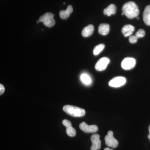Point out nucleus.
I'll return each instance as SVG.
<instances>
[{"instance_id": "f257e3e1", "label": "nucleus", "mask_w": 150, "mask_h": 150, "mask_svg": "<svg viewBox=\"0 0 150 150\" xmlns=\"http://www.w3.org/2000/svg\"><path fill=\"white\" fill-rule=\"evenodd\" d=\"M122 10L124 15L129 19L137 17L139 13V8L134 2L125 3L122 7Z\"/></svg>"}, {"instance_id": "f03ea898", "label": "nucleus", "mask_w": 150, "mask_h": 150, "mask_svg": "<svg viewBox=\"0 0 150 150\" xmlns=\"http://www.w3.org/2000/svg\"><path fill=\"white\" fill-rule=\"evenodd\" d=\"M63 109L67 114L73 117H80L85 115V110L83 109L73 105H65Z\"/></svg>"}, {"instance_id": "7ed1b4c3", "label": "nucleus", "mask_w": 150, "mask_h": 150, "mask_svg": "<svg viewBox=\"0 0 150 150\" xmlns=\"http://www.w3.org/2000/svg\"><path fill=\"white\" fill-rule=\"evenodd\" d=\"M105 144L108 147L115 148L118 146V141L113 137V132L109 131L108 132V134L105 137Z\"/></svg>"}, {"instance_id": "20e7f679", "label": "nucleus", "mask_w": 150, "mask_h": 150, "mask_svg": "<svg viewBox=\"0 0 150 150\" xmlns=\"http://www.w3.org/2000/svg\"><path fill=\"white\" fill-rule=\"evenodd\" d=\"M136 64V61L134 58L127 57L121 62V66L123 69L129 70L133 69Z\"/></svg>"}, {"instance_id": "39448f33", "label": "nucleus", "mask_w": 150, "mask_h": 150, "mask_svg": "<svg viewBox=\"0 0 150 150\" xmlns=\"http://www.w3.org/2000/svg\"><path fill=\"white\" fill-rule=\"evenodd\" d=\"M110 62V60L107 57H103L98 60L95 65V68L96 71H102L105 69L108 65Z\"/></svg>"}, {"instance_id": "423d86ee", "label": "nucleus", "mask_w": 150, "mask_h": 150, "mask_svg": "<svg viewBox=\"0 0 150 150\" xmlns=\"http://www.w3.org/2000/svg\"><path fill=\"white\" fill-rule=\"evenodd\" d=\"M126 78L122 76L116 77L109 81V85L112 87L118 88L124 85L126 83Z\"/></svg>"}, {"instance_id": "0eeeda50", "label": "nucleus", "mask_w": 150, "mask_h": 150, "mask_svg": "<svg viewBox=\"0 0 150 150\" xmlns=\"http://www.w3.org/2000/svg\"><path fill=\"white\" fill-rule=\"evenodd\" d=\"M91 140L92 142L91 150H98L100 149L101 141L100 139L99 135L98 134H93L91 137Z\"/></svg>"}, {"instance_id": "6e6552de", "label": "nucleus", "mask_w": 150, "mask_h": 150, "mask_svg": "<svg viewBox=\"0 0 150 150\" xmlns=\"http://www.w3.org/2000/svg\"><path fill=\"white\" fill-rule=\"evenodd\" d=\"M79 127L81 130L86 133H96L98 130V128L96 125H88L84 122L80 124Z\"/></svg>"}, {"instance_id": "1a4fd4ad", "label": "nucleus", "mask_w": 150, "mask_h": 150, "mask_svg": "<svg viewBox=\"0 0 150 150\" xmlns=\"http://www.w3.org/2000/svg\"><path fill=\"white\" fill-rule=\"evenodd\" d=\"M135 30V28L130 24L124 25L121 30V32L125 37L130 36Z\"/></svg>"}, {"instance_id": "9d476101", "label": "nucleus", "mask_w": 150, "mask_h": 150, "mask_svg": "<svg viewBox=\"0 0 150 150\" xmlns=\"http://www.w3.org/2000/svg\"><path fill=\"white\" fill-rule=\"evenodd\" d=\"M110 30V26L107 23H101L98 28V32L100 34L103 35H107Z\"/></svg>"}, {"instance_id": "9b49d317", "label": "nucleus", "mask_w": 150, "mask_h": 150, "mask_svg": "<svg viewBox=\"0 0 150 150\" xmlns=\"http://www.w3.org/2000/svg\"><path fill=\"white\" fill-rule=\"evenodd\" d=\"M143 20L145 24L150 26V5L145 8L143 13Z\"/></svg>"}, {"instance_id": "f8f14e48", "label": "nucleus", "mask_w": 150, "mask_h": 150, "mask_svg": "<svg viewBox=\"0 0 150 150\" xmlns=\"http://www.w3.org/2000/svg\"><path fill=\"white\" fill-rule=\"evenodd\" d=\"M73 9L71 6H69L66 10H62L59 12V16L62 19H67L73 12Z\"/></svg>"}, {"instance_id": "ddd939ff", "label": "nucleus", "mask_w": 150, "mask_h": 150, "mask_svg": "<svg viewBox=\"0 0 150 150\" xmlns=\"http://www.w3.org/2000/svg\"><path fill=\"white\" fill-rule=\"evenodd\" d=\"M94 27L92 25H89L83 28L82 31V35L84 37H88L93 33Z\"/></svg>"}, {"instance_id": "4468645a", "label": "nucleus", "mask_w": 150, "mask_h": 150, "mask_svg": "<svg viewBox=\"0 0 150 150\" xmlns=\"http://www.w3.org/2000/svg\"><path fill=\"white\" fill-rule=\"evenodd\" d=\"M116 7L113 4H111L108 6V7L104 9L103 10V13L107 16H110L112 15L115 14L116 13Z\"/></svg>"}, {"instance_id": "2eb2a0df", "label": "nucleus", "mask_w": 150, "mask_h": 150, "mask_svg": "<svg viewBox=\"0 0 150 150\" xmlns=\"http://www.w3.org/2000/svg\"><path fill=\"white\" fill-rule=\"evenodd\" d=\"M81 79L84 84L87 85H89L91 83V79L87 74H83L81 75Z\"/></svg>"}, {"instance_id": "dca6fc26", "label": "nucleus", "mask_w": 150, "mask_h": 150, "mask_svg": "<svg viewBox=\"0 0 150 150\" xmlns=\"http://www.w3.org/2000/svg\"><path fill=\"white\" fill-rule=\"evenodd\" d=\"M105 48V45L103 44H100L96 46L94 48L93 54L95 56L98 55L100 52L103 50Z\"/></svg>"}, {"instance_id": "f3484780", "label": "nucleus", "mask_w": 150, "mask_h": 150, "mask_svg": "<svg viewBox=\"0 0 150 150\" xmlns=\"http://www.w3.org/2000/svg\"><path fill=\"white\" fill-rule=\"evenodd\" d=\"M43 23L45 26L49 28H51L55 25V21L54 18H48L44 21Z\"/></svg>"}, {"instance_id": "a211bd4d", "label": "nucleus", "mask_w": 150, "mask_h": 150, "mask_svg": "<svg viewBox=\"0 0 150 150\" xmlns=\"http://www.w3.org/2000/svg\"><path fill=\"white\" fill-rule=\"evenodd\" d=\"M54 15L51 13H46L43 15L41 16L39 18V20L41 22H43L44 21L47 19L50 18H54Z\"/></svg>"}, {"instance_id": "6ab92c4d", "label": "nucleus", "mask_w": 150, "mask_h": 150, "mask_svg": "<svg viewBox=\"0 0 150 150\" xmlns=\"http://www.w3.org/2000/svg\"><path fill=\"white\" fill-rule=\"evenodd\" d=\"M66 132L68 136L70 137H74L76 136V130L72 126L66 128Z\"/></svg>"}, {"instance_id": "aec40b11", "label": "nucleus", "mask_w": 150, "mask_h": 150, "mask_svg": "<svg viewBox=\"0 0 150 150\" xmlns=\"http://www.w3.org/2000/svg\"><path fill=\"white\" fill-rule=\"evenodd\" d=\"M145 35V31L144 30L142 29L139 30L136 33V34H135V35H136L137 37H138V38L144 37Z\"/></svg>"}, {"instance_id": "412c9836", "label": "nucleus", "mask_w": 150, "mask_h": 150, "mask_svg": "<svg viewBox=\"0 0 150 150\" xmlns=\"http://www.w3.org/2000/svg\"><path fill=\"white\" fill-rule=\"evenodd\" d=\"M138 38H139L137 37L136 35H131L129 38V42L131 43H137Z\"/></svg>"}, {"instance_id": "4be33fe9", "label": "nucleus", "mask_w": 150, "mask_h": 150, "mask_svg": "<svg viewBox=\"0 0 150 150\" xmlns=\"http://www.w3.org/2000/svg\"><path fill=\"white\" fill-rule=\"evenodd\" d=\"M62 123L66 127V128L72 126L71 123L69 120H66V119L63 120Z\"/></svg>"}, {"instance_id": "5701e85b", "label": "nucleus", "mask_w": 150, "mask_h": 150, "mask_svg": "<svg viewBox=\"0 0 150 150\" xmlns=\"http://www.w3.org/2000/svg\"><path fill=\"white\" fill-rule=\"evenodd\" d=\"M5 91V88L2 84H0V95H2Z\"/></svg>"}, {"instance_id": "b1692460", "label": "nucleus", "mask_w": 150, "mask_h": 150, "mask_svg": "<svg viewBox=\"0 0 150 150\" xmlns=\"http://www.w3.org/2000/svg\"><path fill=\"white\" fill-rule=\"evenodd\" d=\"M104 150H113L111 149H109V148H106L104 149Z\"/></svg>"}, {"instance_id": "393cba45", "label": "nucleus", "mask_w": 150, "mask_h": 150, "mask_svg": "<svg viewBox=\"0 0 150 150\" xmlns=\"http://www.w3.org/2000/svg\"><path fill=\"white\" fill-rule=\"evenodd\" d=\"M149 134H150V125H149Z\"/></svg>"}, {"instance_id": "a878e982", "label": "nucleus", "mask_w": 150, "mask_h": 150, "mask_svg": "<svg viewBox=\"0 0 150 150\" xmlns=\"http://www.w3.org/2000/svg\"><path fill=\"white\" fill-rule=\"evenodd\" d=\"M148 138H149V139L150 140V134H149V135H148Z\"/></svg>"}, {"instance_id": "bb28decb", "label": "nucleus", "mask_w": 150, "mask_h": 150, "mask_svg": "<svg viewBox=\"0 0 150 150\" xmlns=\"http://www.w3.org/2000/svg\"><path fill=\"white\" fill-rule=\"evenodd\" d=\"M40 21L39 20L37 21V23H39V22H40Z\"/></svg>"}, {"instance_id": "cd10ccee", "label": "nucleus", "mask_w": 150, "mask_h": 150, "mask_svg": "<svg viewBox=\"0 0 150 150\" xmlns=\"http://www.w3.org/2000/svg\"><path fill=\"white\" fill-rule=\"evenodd\" d=\"M121 15H124V13H121Z\"/></svg>"}, {"instance_id": "c85d7f7f", "label": "nucleus", "mask_w": 150, "mask_h": 150, "mask_svg": "<svg viewBox=\"0 0 150 150\" xmlns=\"http://www.w3.org/2000/svg\"><path fill=\"white\" fill-rule=\"evenodd\" d=\"M136 18H137V19H139V18L138 17V16L137 17H136Z\"/></svg>"}]
</instances>
